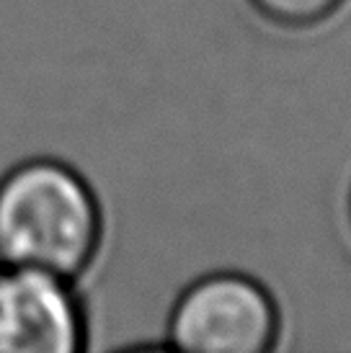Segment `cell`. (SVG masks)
I'll return each mask as SVG.
<instances>
[{
    "label": "cell",
    "mask_w": 351,
    "mask_h": 353,
    "mask_svg": "<svg viewBox=\"0 0 351 353\" xmlns=\"http://www.w3.org/2000/svg\"><path fill=\"white\" fill-rule=\"evenodd\" d=\"M251 8L279 29L307 31L331 21L346 0H248Z\"/></svg>",
    "instance_id": "obj_4"
},
{
    "label": "cell",
    "mask_w": 351,
    "mask_h": 353,
    "mask_svg": "<svg viewBox=\"0 0 351 353\" xmlns=\"http://www.w3.org/2000/svg\"><path fill=\"white\" fill-rule=\"evenodd\" d=\"M349 214H351V199H349Z\"/></svg>",
    "instance_id": "obj_5"
},
{
    "label": "cell",
    "mask_w": 351,
    "mask_h": 353,
    "mask_svg": "<svg viewBox=\"0 0 351 353\" xmlns=\"http://www.w3.org/2000/svg\"><path fill=\"white\" fill-rule=\"evenodd\" d=\"M88 335L75 281L0 263V353H80Z\"/></svg>",
    "instance_id": "obj_3"
},
{
    "label": "cell",
    "mask_w": 351,
    "mask_h": 353,
    "mask_svg": "<svg viewBox=\"0 0 351 353\" xmlns=\"http://www.w3.org/2000/svg\"><path fill=\"white\" fill-rule=\"evenodd\" d=\"M104 232L96 188L65 160L26 157L0 176V263L78 281Z\"/></svg>",
    "instance_id": "obj_1"
},
{
    "label": "cell",
    "mask_w": 351,
    "mask_h": 353,
    "mask_svg": "<svg viewBox=\"0 0 351 353\" xmlns=\"http://www.w3.org/2000/svg\"><path fill=\"white\" fill-rule=\"evenodd\" d=\"M282 338V310L243 271L194 279L171 304L166 345L186 353H269Z\"/></svg>",
    "instance_id": "obj_2"
}]
</instances>
